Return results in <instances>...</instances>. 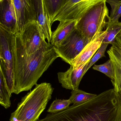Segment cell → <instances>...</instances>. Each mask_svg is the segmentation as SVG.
Here are the masks:
<instances>
[{"instance_id": "cb8c5ba5", "label": "cell", "mask_w": 121, "mask_h": 121, "mask_svg": "<svg viewBox=\"0 0 121 121\" xmlns=\"http://www.w3.org/2000/svg\"><path fill=\"white\" fill-rule=\"evenodd\" d=\"M121 17V3L118 10L117 11V13L111 19H110V20L108 22L109 23H114L119 21V18Z\"/></svg>"}, {"instance_id": "d4e9b609", "label": "cell", "mask_w": 121, "mask_h": 121, "mask_svg": "<svg viewBox=\"0 0 121 121\" xmlns=\"http://www.w3.org/2000/svg\"><path fill=\"white\" fill-rule=\"evenodd\" d=\"M31 1L33 4L34 5L38 16V10L42 3V0H31Z\"/></svg>"}, {"instance_id": "5bb4252c", "label": "cell", "mask_w": 121, "mask_h": 121, "mask_svg": "<svg viewBox=\"0 0 121 121\" xmlns=\"http://www.w3.org/2000/svg\"><path fill=\"white\" fill-rule=\"evenodd\" d=\"M77 20H65L60 21L56 30L52 32L50 44L55 47L76 28Z\"/></svg>"}, {"instance_id": "7c38bea8", "label": "cell", "mask_w": 121, "mask_h": 121, "mask_svg": "<svg viewBox=\"0 0 121 121\" xmlns=\"http://www.w3.org/2000/svg\"><path fill=\"white\" fill-rule=\"evenodd\" d=\"M106 33V30L98 34L85 47L79 55L71 61L70 65L76 68L89 62L101 47Z\"/></svg>"}, {"instance_id": "d6986e66", "label": "cell", "mask_w": 121, "mask_h": 121, "mask_svg": "<svg viewBox=\"0 0 121 121\" xmlns=\"http://www.w3.org/2000/svg\"><path fill=\"white\" fill-rule=\"evenodd\" d=\"M97 95L87 93L80 90H72L69 99L71 104H81L96 97Z\"/></svg>"}, {"instance_id": "4316f807", "label": "cell", "mask_w": 121, "mask_h": 121, "mask_svg": "<svg viewBox=\"0 0 121 121\" xmlns=\"http://www.w3.org/2000/svg\"><path fill=\"white\" fill-rule=\"evenodd\" d=\"M3 0H0V2L1 1H2Z\"/></svg>"}, {"instance_id": "ffe728a7", "label": "cell", "mask_w": 121, "mask_h": 121, "mask_svg": "<svg viewBox=\"0 0 121 121\" xmlns=\"http://www.w3.org/2000/svg\"><path fill=\"white\" fill-rule=\"evenodd\" d=\"M94 70H97L105 74L111 80V82L114 79V69L112 61L109 59L107 62L100 65H94L93 67Z\"/></svg>"}, {"instance_id": "30bf717a", "label": "cell", "mask_w": 121, "mask_h": 121, "mask_svg": "<svg viewBox=\"0 0 121 121\" xmlns=\"http://www.w3.org/2000/svg\"><path fill=\"white\" fill-rule=\"evenodd\" d=\"M87 63L76 68L70 65V68L66 72L58 73V80L62 86L67 89L72 90L79 89L80 82L86 73Z\"/></svg>"}, {"instance_id": "2e32d148", "label": "cell", "mask_w": 121, "mask_h": 121, "mask_svg": "<svg viewBox=\"0 0 121 121\" xmlns=\"http://www.w3.org/2000/svg\"><path fill=\"white\" fill-rule=\"evenodd\" d=\"M11 94L3 73L0 69V104L5 108L7 109L10 107V98Z\"/></svg>"}, {"instance_id": "277c9868", "label": "cell", "mask_w": 121, "mask_h": 121, "mask_svg": "<svg viewBox=\"0 0 121 121\" xmlns=\"http://www.w3.org/2000/svg\"><path fill=\"white\" fill-rule=\"evenodd\" d=\"M106 1L95 5L77 20L76 28L91 41L106 27L110 20Z\"/></svg>"}, {"instance_id": "5b68a950", "label": "cell", "mask_w": 121, "mask_h": 121, "mask_svg": "<svg viewBox=\"0 0 121 121\" xmlns=\"http://www.w3.org/2000/svg\"><path fill=\"white\" fill-rule=\"evenodd\" d=\"M15 35L0 24V69L11 94L14 93L13 49Z\"/></svg>"}, {"instance_id": "52a82bcc", "label": "cell", "mask_w": 121, "mask_h": 121, "mask_svg": "<svg viewBox=\"0 0 121 121\" xmlns=\"http://www.w3.org/2000/svg\"><path fill=\"white\" fill-rule=\"evenodd\" d=\"M107 0H67L53 21L78 20L89 10L101 1Z\"/></svg>"}, {"instance_id": "ac0fdd59", "label": "cell", "mask_w": 121, "mask_h": 121, "mask_svg": "<svg viewBox=\"0 0 121 121\" xmlns=\"http://www.w3.org/2000/svg\"><path fill=\"white\" fill-rule=\"evenodd\" d=\"M67 1V0H43L45 9L51 19L52 24L55 17Z\"/></svg>"}, {"instance_id": "8fae6325", "label": "cell", "mask_w": 121, "mask_h": 121, "mask_svg": "<svg viewBox=\"0 0 121 121\" xmlns=\"http://www.w3.org/2000/svg\"><path fill=\"white\" fill-rule=\"evenodd\" d=\"M112 45L107 51L114 69V80L112 82L116 92L120 94L121 92V39L117 36Z\"/></svg>"}, {"instance_id": "484cf974", "label": "cell", "mask_w": 121, "mask_h": 121, "mask_svg": "<svg viewBox=\"0 0 121 121\" xmlns=\"http://www.w3.org/2000/svg\"><path fill=\"white\" fill-rule=\"evenodd\" d=\"M117 36L120 39H121V32L118 35V36Z\"/></svg>"}, {"instance_id": "44dd1931", "label": "cell", "mask_w": 121, "mask_h": 121, "mask_svg": "<svg viewBox=\"0 0 121 121\" xmlns=\"http://www.w3.org/2000/svg\"><path fill=\"white\" fill-rule=\"evenodd\" d=\"M71 103L69 99H56L52 102L47 112L49 113H55L68 108Z\"/></svg>"}, {"instance_id": "6da1fadb", "label": "cell", "mask_w": 121, "mask_h": 121, "mask_svg": "<svg viewBox=\"0 0 121 121\" xmlns=\"http://www.w3.org/2000/svg\"><path fill=\"white\" fill-rule=\"evenodd\" d=\"M14 94L30 90L54 61L60 57L50 43L33 54L26 52L18 33L15 35L13 49Z\"/></svg>"}, {"instance_id": "9c48e42d", "label": "cell", "mask_w": 121, "mask_h": 121, "mask_svg": "<svg viewBox=\"0 0 121 121\" xmlns=\"http://www.w3.org/2000/svg\"><path fill=\"white\" fill-rule=\"evenodd\" d=\"M16 18V33H20L26 25L37 21V14L31 0H14Z\"/></svg>"}, {"instance_id": "4fadbf2b", "label": "cell", "mask_w": 121, "mask_h": 121, "mask_svg": "<svg viewBox=\"0 0 121 121\" xmlns=\"http://www.w3.org/2000/svg\"><path fill=\"white\" fill-rule=\"evenodd\" d=\"M13 3L12 0L1 1L0 24L15 35L16 33V21Z\"/></svg>"}, {"instance_id": "603a6c76", "label": "cell", "mask_w": 121, "mask_h": 121, "mask_svg": "<svg viewBox=\"0 0 121 121\" xmlns=\"http://www.w3.org/2000/svg\"><path fill=\"white\" fill-rule=\"evenodd\" d=\"M106 3L109 4L111 7L110 19L112 18L117 13L121 3V0H107Z\"/></svg>"}, {"instance_id": "83f0119b", "label": "cell", "mask_w": 121, "mask_h": 121, "mask_svg": "<svg viewBox=\"0 0 121 121\" xmlns=\"http://www.w3.org/2000/svg\"><path fill=\"white\" fill-rule=\"evenodd\" d=\"M120 94L121 95V93H120Z\"/></svg>"}, {"instance_id": "9a60e30c", "label": "cell", "mask_w": 121, "mask_h": 121, "mask_svg": "<svg viewBox=\"0 0 121 121\" xmlns=\"http://www.w3.org/2000/svg\"><path fill=\"white\" fill-rule=\"evenodd\" d=\"M37 21L45 39L47 40L48 43H50L52 34L51 30L52 21L45 9L43 0H42L38 10Z\"/></svg>"}, {"instance_id": "f1b7e54d", "label": "cell", "mask_w": 121, "mask_h": 121, "mask_svg": "<svg viewBox=\"0 0 121 121\" xmlns=\"http://www.w3.org/2000/svg\"><path fill=\"white\" fill-rule=\"evenodd\" d=\"M13 0H12V1H13Z\"/></svg>"}, {"instance_id": "3957f363", "label": "cell", "mask_w": 121, "mask_h": 121, "mask_svg": "<svg viewBox=\"0 0 121 121\" xmlns=\"http://www.w3.org/2000/svg\"><path fill=\"white\" fill-rule=\"evenodd\" d=\"M54 89L52 85L43 82L36 85L33 90L21 99L11 115L9 121H37L51 99Z\"/></svg>"}, {"instance_id": "e0dca14e", "label": "cell", "mask_w": 121, "mask_h": 121, "mask_svg": "<svg viewBox=\"0 0 121 121\" xmlns=\"http://www.w3.org/2000/svg\"><path fill=\"white\" fill-rule=\"evenodd\" d=\"M106 28L107 33L102 43L112 44L121 32V22L119 21L114 23H108Z\"/></svg>"}, {"instance_id": "8992f818", "label": "cell", "mask_w": 121, "mask_h": 121, "mask_svg": "<svg viewBox=\"0 0 121 121\" xmlns=\"http://www.w3.org/2000/svg\"><path fill=\"white\" fill-rule=\"evenodd\" d=\"M90 42L87 37L75 28L55 48L60 57L70 65L71 61L79 55Z\"/></svg>"}, {"instance_id": "7a4b0ae2", "label": "cell", "mask_w": 121, "mask_h": 121, "mask_svg": "<svg viewBox=\"0 0 121 121\" xmlns=\"http://www.w3.org/2000/svg\"><path fill=\"white\" fill-rule=\"evenodd\" d=\"M37 121H121V96L110 89Z\"/></svg>"}, {"instance_id": "ba28073f", "label": "cell", "mask_w": 121, "mask_h": 121, "mask_svg": "<svg viewBox=\"0 0 121 121\" xmlns=\"http://www.w3.org/2000/svg\"><path fill=\"white\" fill-rule=\"evenodd\" d=\"M18 34L26 52L28 55L35 53L48 43L45 41V36L37 21L27 23Z\"/></svg>"}, {"instance_id": "7402d4cb", "label": "cell", "mask_w": 121, "mask_h": 121, "mask_svg": "<svg viewBox=\"0 0 121 121\" xmlns=\"http://www.w3.org/2000/svg\"><path fill=\"white\" fill-rule=\"evenodd\" d=\"M108 44L105 43H102L101 47L97 51V52L95 54L94 56L91 59L90 61L87 63L86 69V72L97 61H98L99 59L103 57H105V53L108 47Z\"/></svg>"}]
</instances>
